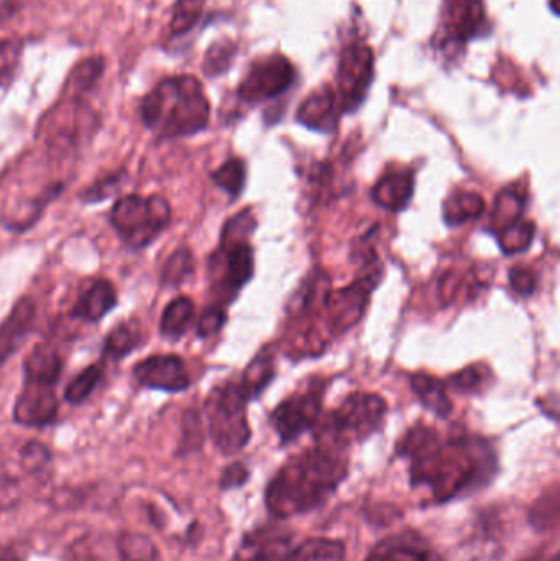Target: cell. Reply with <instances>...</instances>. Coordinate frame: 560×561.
<instances>
[{
    "label": "cell",
    "mask_w": 560,
    "mask_h": 561,
    "mask_svg": "<svg viewBox=\"0 0 560 561\" xmlns=\"http://www.w3.org/2000/svg\"><path fill=\"white\" fill-rule=\"evenodd\" d=\"M384 276V265L380 262L364 265L361 275L338 290H329L324 300V313L328 319L329 332L334 335L348 332L354 329L370 302V294L380 283Z\"/></svg>",
    "instance_id": "10"
},
{
    "label": "cell",
    "mask_w": 560,
    "mask_h": 561,
    "mask_svg": "<svg viewBox=\"0 0 560 561\" xmlns=\"http://www.w3.org/2000/svg\"><path fill=\"white\" fill-rule=\"evenodd\" d=\"M20 465L30 474H42L53 461L52 450L42 442L30 440L20 448Z\"/></svg>",
    "instance_id": "39"
},
{
    "label": "cell",
    "mask_w": 560,
    "mask_h": 561,
    "mask_svg": "<svg viewBox=\"0 0 560 561\" xmlns=\"http://www.w3.org/2000/svg\"><path fill=\"white\" fill-rule=\"evenodd\" d=\"M255 227L256 220L250 209L237 214L224 226L219 249L210 255L207 265L219 306L232 302L255 275V255L249 243Z\"/></svg>",
    "instance_id": "4"
},
{
    "label": "cell",
    "mask_w": 560,
    "mask_h": 561,
    "mask_svg": "<svg viewBox=\"0 0 560 561\" xmlns=\"http://www.w3.org/2000/svg\"><path fill=\"white\" fill-rule=\"evenodd\" d=\"M204 0H176L171 13L170 32L173 36L190 33L203 15Z\"/></svg>",
    "instance_id": "36"
},
{
    "label": "cell",
    "mask_w": 560,
    "mask_h": 561,
    "mask_svg": "<svg viewBox=\"0 0 560 561\" xmlns=\"http://www.w3.org/2000/svg\"><path fill=\"white\" fill-rule=\"evenodd\" d=\"M104 379V363H92L85 366L78 376L69 381L65 389V401L71 405H81L91 398Z\"/></svg>",
    "instance_id": "30"
},
{
    "label": "cell",
    "mask_w": 560,
    "mask_h": 561,
    "mask_svg": "<svg viewBox=\"0 0 560 561\" xmlns=\"http://www.w3.org/2000/svg\"><path fill=\"white\" fill-rule=\"evenodd\" d=\"M364 561H443L416 530H404L380 540Z\"/></svg>",
    "instance_id": "15"
},
{
    "label": "cell",
    "mask_w": 560,
    "mask_h": 561,
    "mask_svg": "<svg viewBox=\"0 0 560 561\" xmlns=\"http://www.w3.org/2000/svg\"><path fill=\"white\" fill-rule=\"evenodd\" d=\"M233 56H236V46L229 39L213 43L204 56V72L209 78L224 75L232 65Z\"/></svg>",
    "instance_id": "38"
},
{
    "label": "cell",
    "mask_w": 560,
    "mask_h": 561,
    "mask_svg": "<svg viewBox=\"0 0 560 561\" xmlns=\"http://www.w3.org/2000/svg\"><path fill=\"white\" fill-rule=\"evenodd\" d=\"M519 561H559V552L555 550V552L549 553L546 550H539V552L532 553V556Z\"/></svg>",
    "instance_id": "45"
},
{
    "label": "cell",
    "mask_w": 560,
    "mask_h": 561,
    "mask_svg": "<svg viewBox=\"0 0 560 561\" xmlns=\"http://www.w3.org/2000/svg\"><path fill=\"white\" fill-rule=\"evenodd\" d=\"M339 115H341V107H339L338 95L331 89L325 88L309 95L302 102L298 114H296V121L311 130L332 134L338 128Z\"/></svg>",
    "instance_id": "19"
},
{
    "label": "cell",
    "mask_w": 560,
    "mask_h": 561,
    "mask_svg": "<svg viewBox=\"0 0 560 561\" xmlns=\"http://www.w3.org/2000/svg\"><path fill=\"white\" fill-rule=\"evenodd\" d=\"M209 117V101L194 76L163 79L140 102L141 124L160 140L201 134Z\"/></svg>",
    "instance_id": "3"
},
{
    "label": "cell",
    "mask_w": 560,
    "mask_h": 561,
    "mask_svg": "<svg viewBox=\"0 0 560 561\" xmlns=\"http://www.w3.org/2000/svg\"><path fill=\"white\" fill-rule=\"evenodd\" d=\"M325 381L319 376L311 378L305 388L293 392L285 401L279 402L270 415V424L278 435L282 447L298 440L302 434L315 428L322 415V398Z\"/></svg>",
    "instance_id": "9"
},
{
    "label": "cell",
    "mask_w": 560,
    "mask_h": 561,
    "mask_svg": "<svg viewBox=\"0 0 560 561\" xmlns=\"http://www.w3.org/2000/svg\"><path fill=\"white\" fill-rule=\"evenodd\" d=\"M25 39L19 36L0 42V89L9 88L22 65Z\"/></svg>",
    "instance_id": "35"
},
{
    "label": "cell",
    "mask_w": 560,
    "mask_h": 561,
    "mask_svg": "<svg viewBox=\"0 0 560 561\" xmlns=\"http://www.w3.org/2000/svg\"><path fill=\"white\" fill-rule=\"evenodd\" d=\"M173 210L163 196L127 194L115 201L108 222L127 249L134 252L153 245L170 227Z\"/></svg>",
    "instance_id": "7"
},
{
    "label": "cell",
    "mask_w": 560,
    "mask_h": 561,
    "mask_svg": "<svg viewBox=\"0 0 560 561\" xmlns=\"http://www.w3.org/2000/svg\"><path fill=\"white\" fill-rule=\"evenodd\" d=\"M397 455L410 461L411 488H424L433 504L473 496L500 471L492 442L459 428L443 438L436 428L414 425L398 440Z\"/></svg>",
    "instance_id": "1"
},
{
    "label": "cell",
    "mask_w": 560,
    "mask_h": 561,
    "mask_svg": "<svg viewBox=\"0 0 560 561\" xmlns=\"http://www.w3.org/2000/svg\"><path fill=\"white\" fill-rule=\"evenodd\" d=\"M117 550L122 561H163L150 537L132 530H124L117 537Z\"/></svg>",
    "instance_id": "31"
},
{
    "label": "cell",
    "mask_w": 560,
    "mask_h": 561,
    "mask_svg": "<svg viewBox=\"0 0 560 561\" xmlns=\"http://www.w3.org/2000/svg\"><path fill=\"white\" fill-rule=\"evenodd\" d=\"M105 72V59L102 56H91L82 59L81 62L72 68L68 76V89L75 92L76 98L79 94L91 92L101 81Z\"/></svg>",
    "instance_id": "32"
},
{
    "label": "cell",
    "mask_w": 560,
    "mask_h": 561,
    "mask_svg": "<svg viewBox=\"0 0 560 561\" xmlns=\"http://www.w3.org/2000/svg\"><path fill=\"white\" fill-rule=\"evenodd\" d=\"M247 404L249 399L237 381L214 386L204 401L210 440L224 457L240 454L252 438Z\"/></svg>",
    "instance_id": "8"
},
{
    "label": "cell",
    "mask_w": 560,
    "mask_h": 561,
    "mask_svg": "<svg viewBox=\"0 0 560 561\" xmlns=\"http://www.w3.org/2000/svg\"><path fill=\"white\" fill-rule=\"evenodd\" d=\"M388 414L385 399L372 392H352L334 411L321 415L315 425L318 445L347 450L348 445L361 444L384 427Z\"/></svg>",
    "instance_id": "6"
},
{
    "label": "cell",
    "mask_w": 560,
    "mask_h": 561,
    "mask_svg": "<svg viewBox=\"0 0 560 561\" xmlns=\"http://www.w3.org/2000/svg\"><path fill=\"white\" fill-rule=\"evenodd\" d=\"M250 480V470L242 463V461H233L224 468L220 474L219 488L222 491L239 490L245 486Z\"/></svg>",
    "instance_id": "43"
},
{
    "label": "cell",
    "mask_w": 560,
    "mask_h": 561,
    "mask_svg": "<svg viewBox=\"0 0 560 561\" xmlns=\"http://www.w3.org/2000/svg\"><path fill=\"white\" fill-rule=\"evenodd\" d=\"M510 287L513 293L519 297H529L538 289V278H536L535 270L529 266H515L510 270L508 275Z\"/></svg>",
    "instance_id": "42"
},
{
    "label": "cell",
    "mask_w": 560,
    "mask_h": 561,
    "mask_svg": "<svg viewBox=\"0 0 560 561\" xmlns=\"http://www.w3.org/2000/svg\"><path fill=\"white\" fill-rule=\"evenodd\" d=\"M339 107L355 112L367 98L374 81V53L368 46L352 45L342 53L339 65Z\"/></svg>",
    "instance_id": "11"
},
{
    "label": "cell",
    "mask_w": 560,
    "mask_h": 561,
    "mask_svg": "<svg viewBox=\"0 0 560 561\" xmlns=\"http://www.w3.org/2000/svg\"><path fill=\"white\" fill-rule=\"evenodd\" d=\"M65 362L48 350H35L23 362V386L13 404L12 417L22 427L43 428L55 424L59 402L56 386Z\"/></svg>",
    "instance_id": "5"
},
{
    "label": "cell",
    "mask_w": 560,
    "mask_h": 561,
    "mask_svg": "<svg viewBox=\"0 0 560 561\" xmlns=\"http://www.w3.org/2000/svg\"><path fill=\"white\" fill-rule=\"evenodd\" d=\"M413 196L414 173L408 168L387 171L372 190L374 203L393 214L407 209Z\"/></svg>",
    "instance_id": "17"
},
{
    "label": "cell",
    "mask_w": 560,
    "mask_h": 561,
    "mask_svg": "<svg viewBox=\"0 0 560 561\" xmlns=\"http://www.w3.org/2000/svg\"><path fill=\"white\" fill-rule=\"evenodd\" d=\"M295 547V533L279 524H266L243 534L230 561H286Z\"/></svg>",
    "instance_id": "14"
},
{
    "label": "cell",
    "mask_w": 560,
    "mask_h": 561,
    "mask_svg": "<svg viewBox=\"0 0 560 561\" xmlns=\"http://www.w3.org/2000/svg\"><path fill=\"white\" fill-rule=\"evenodd\" d=\"M118 296L108 279H95L72 304L69 317L88 323H99L117 306Z\"/></svg>",
    "instance_id": "18"
},
{
    "label": "cell",
    "mask_w": 560,
    "mask_h": 561,
    "mask_svg": "<svg viewBox=\"0 0 560 561\" xmlns=\"http://www.w3.org/2000/svg\"><path fill=\"white\" fill-rule=\"evenodd\" d=\"M0 561H25V556L15 546H0Z\"/></svg>",
    "instance_id": "44"
},
{
    "label": "cell",
    "mask_w": 560,
    "mask_h": 561,
    "mask_svg": "<svg viewBox=\"0 0 560 561\" xmlns=\"http://www.w3.org/2000/svg\"><path fill=\"white\" fill-rule=\"evenodd\" d=\"M275 378V355L272 350L265 348L250 362L243 371L239 385L249 401L260 398Z\"/></svg>",
    "instance_id": "24"
},
{
    "label": "cell",
    "mask_w": 560,
    "mask_h": 561,
    "mask_svg": "<svg viewBox=\"0 0 560 561\" xmlns=\"http://www.w3.org/2000/svg\"><path fill=\"white\" fill-rule=\"evenodd\" d=\"M194 266L196 263H194L193 252L187 247H180L163 263L160 286L163 289H176L194 275Z\"/></svg>",
    "instance_id": "28"
},
{
    "label": "cell",
    "mask_w": 560,
    "mask_h": 561,
    "mask_svg": "<svg viewBox=\"0 0 560 561\" xmlns=\"http://www.w3.org/2000/svg\"><path fill=\"white\" fill-rule=\"evenodd\" d=\"M196 307L187 296H178L164 307L160 319V333L168 342H178L193 323Z\"/></svg>",
    "instance_id": "23"
},
{
    "label": "cell",
    "mask_w": 560,
    "mask_h": 561,
    "mask_svg": "<svg viewBox=\"0 0 560 561\" xmlns=\"http://www.w3.org/2000/svg\"><path fill=\"white\" fill-rule=\"evenodd\" d=\"M293 79H295V69L292 62L283 56H272L255 62L250 68L249 75L239 85L237 95L245 104L268 101L283 94L292 85Z\"/></svg>",
    "instance_id": "12"
},
{
    "label": "cell",
    "mask_w": 560,
    "mask_h": 561,
    "mask_svg": "<svg viewBox=\"0 0 560 561\" xmlns=\"http://www.w3.org/2000/svg\"><path fill=\"white\" fill-rule=\"evenodd\" d=\"M227 322L226 307L214 304L206 307L197 320L196 333L199 339H210L224 329Z\"/></svg>",
    "instance_id": "41"
},
{
    "label": "cell",
    "mask_w": 560,
    "mask_h": 561,
    "mask_svg": "<svg viewBox=\"0 0 560 561\" xmlns=\"http://www.w3.org/2000/svg\"><path fill=\"white\" fill-rule=\"evenodd\" d=\"M485 210V201L472 191L457 190L443 204L444 222L447 227H460L479 219Z\"/></svg>",
    "instance_id": "22"
},
{
    "label": "cell",
    "mask_w": 560,
    "mask_h": 561,
    "mask_svg": "<svg viewBox=\"0 0 560 561\" xmlns=\"http://www.w3.org/2000/svg\"><path fill=\"white\" fill-rule=\"evenodd\" d=\"M411 389L416 394L418 401L436 414L437 417L447 419L454 411L453 401L447 394L446 382L441 381L436 376L426 373H416L410 378Z\"/></svg>",
    "instance_id": "21"
},
{
    "label": "cell",
    "mask_w": 560,
    "mask_h": 561,
    "mask_svg": "<svg viewBox=\"0 0 560 561\" xmlns=\"http://www.w3.org/2000/svg\"><path fill=\"white\" fill-rule=\"evenodd\" d=\"M36 322V302L33 297L15 300L5 319L0 322V368L12 358L23 340L30 335Z\"/></svg>",
    "instance_id": "16"
},
{
    "label": "cell",
    "mask_w": 560,
    "mask_h": 561,
    "mask_svg": "<svg viewBox=\"0 0 560 561\" xmlns=\"http://www.w3.org/2000/svg\"><path fill=\"white\" fill-rule=\"evenodd\" d=\"M210 180L222 190L230 199H237L243 193L247 183V168L240 158H230L222 167L210 174Z\"/></svg>",
    "instance_id": "33"
},
{
    "label": "cell",
    "mask_w": 560,
    "mask_h": 561,
    "mask_svg": "<svg viewBox=\"0 0 560 561\" xmlns=\"http://www.w3.org/2000/svg\"><path fill=\"white\" fill-rule=\"evenodd\" d=\"M526 197L518 190H503L496 196L495 206H493L492 220L490 226L496 233L513 224L523 220L525 214Z\"/></svg>",
    "instance_id": "27"
},
{
    "label": "cell",
    "mask_w": 560,
    "mask_h": 561,
    "mask_svg": "<svg viewBox=\"0 0 560 561\" xmlns=\"http://www.w3.org/2000/svg\"><path fill=\"white\" fill-rule=\"evenodd\" d=\"M125 178H127V171L125 170L111 171V173L94 181L91 186L85 187V190L79 194V199H81L82 204L104 203L105 199H108V197L117 193Z\"/></svg>",
    "instance_id": "37"
},
{
    "label": "cell",
    "mask_w": 560,
    "mask_h": 561,
    "mask_svg": "<svg viewBox=\"0 0 560 561\" xmlns=\"http://www.w3.org/2000/svg\"><path fill=\"white\" fill-rule=\"evenodd\" d=\"M348 477L344 450L318 445L289 458L268 481L265 506L275 519L321 510Z\"/></svg>",
    "instance_id": "2"
},
{
    "label": "cell",
    "mask_w": 560,
    "mask_h": 561,
    "mask_svg": "<svg viewBox=\"0 0 560 561\" xmlns=\"http://www.w3.org/2000/svg\"><path fill=\"white\" fill-rule=\"evenodd\" d=\"M204 444L203 424L197 411L190 409L183 417V437H181L178 455L193 454L201 450Z\"/></svg>",
    "instance_id": "40"
},
{
    "label": "cell",
    "mask_w": 560,
    "mask_h": 561,
    "mask_svg": "<svg viewBox=\"0 0 560 561\" xmlns=\"http://www.w3.org/2000/svg\"><path fill=\"white\" fill-rule=\"evenodd\" d=\"M485 25L480 0H450L446 12V32L453 42H467L479 35Z\"/></svg>",
    "instance_id": "20"
},
{
    "label": "cell",
    "mask_w": 560,
    "mask_h": 561,
    "mask_svg": "<svg viewBox=\"0 0 560 561\" xmlns=\"http://www.w3.org/2000/svg\"><path fill=\"white\" fill-rule=\"evenodd\" d=\"M144 335L132 322L118 323L105 336L102 345V363L121 362L140 348Z\"/></svg>",
    "instance_id": "25"
},
{
    "label": "cell",
    "mask_w": 560,
    "mask_h": 561,
    "mask_svg": "<svg viewBox=\"0 0 560 561\" xmlns=\"http://www.w3.org/2000/svg\"><path fill=\"white\" fill-rule=\"evenodd\" d=\"M132 375L144 388L170 394L186 391L193 382L183 358L173 353H160L140 359L132 368Z\"/></svg>",
    "instance_id": "13"
},
{
    "label": "cell",
    "mask_w": 560,
    "mask_h": 561,
    "mask_svg": "<svg viewBox=\"0 0 560 561\" xmlns=\"http://www.w3.org/2000/svg\"><path fill=\"white\" fill-rule=\"evenodd\" d=\"M536 227L529 220H519L506 229L496 233L499 237V245L505 255H518L526 252L535 240Z\"/></svg>",
    "instance_id": "34"
},
{
    "label": "cell",
    "mask_w": 560,
    "mask_h": 561,
    "mask_svg": "<svg viewBox=\"0 0 560 561\" xmlns=\"http://www.w3.org/2000/svg\"><path fill=\"white\" fill-rule=\"evenodd\" d=\"M492 381V369L483 363H476V365L467 366L456 375L449 376L446 388L460 392V394L477 396L485 392Z\"/></svg>",
    "instance_id": "29"
},
{
    "label": "cell",
    "mask_w": 560,
    "mask_h": 561,
    "mask_svg": "<svg viewBox=\"0 0 560 561\" xmlns=\"http://www.w3.org/2000/svg\"><path fill=\"white\" fill-rule=\"evenodd\" d=\"M345 546L339 540L316 537L293 547L286 561H344Z\"/></svg>",
    "instance_id": "26"
}]
</instances>
